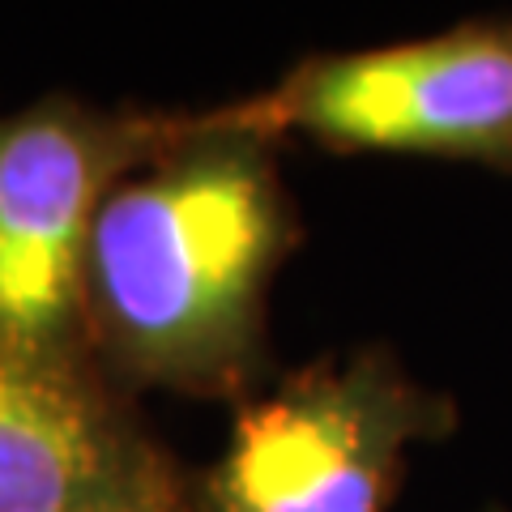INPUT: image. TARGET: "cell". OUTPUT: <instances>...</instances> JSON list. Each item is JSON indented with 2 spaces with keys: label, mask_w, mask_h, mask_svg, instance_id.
I'll use <instances>...</instances> for the list:
<instances>
[{
  "label": "cell",
  "mask_w": 512,
  "mask_h": 512,
  "mask_svg": "<svg viewBox=\"0 0 512 512\" xmlns=\"http://www.w3.org/2000/svg\"><path fill=\"white\" fill-rule=\"evenodd\" d=\"M175 487L77 367L0 346V512H94Z\"/></svg>",
  "instance_id": "5"
},
{
  "label": "cell",
  "mask_w": 512,
  "mask_h": 512,
  "mask_svg": "<svg viewBox=\"0 0 512 512\" xmlns=\"http://www.w3.org/2000/svg\"><path fill=\"white\" fill-rule=\"evenodd\" d=\"M94 512H184V495L180 487H167V491H150V495H137V500H120Z\"/></svg>",
  "instance_id": "6"
},
{
  "label": "cell",
  "mask_w": 512,
  "mask_h": 512,
  "mask_svg": "<svg viewBox=\"0 0 512 512\" xmlns=\"http://www.w3.org/2000/svg\"><path fill=\"white\" fill-rule=\"evenodd\" d=\"M440 431L444 402L393 355L325 359L239 406L205 512H389L410 444Z\"/></svg>",
  "instance_id": "3"
},
{
  "label": "cell",
  "mask_w": 512,
  "mask_h": 512,
  "mask_svg": "<svg viewBox=\"0 0 512 512\" xmlns=\"http://www.w3.org/2000/svg\"><path fill=\"white\" fill-rule=\"evenodd\" d=\"M171 120H116L69 99L0 116V346L77 367L90 235L111 184L163 146Z\"/></svg>",
  "instance_id": "4"
},
{
  "label": "cell",
  "mask_w": 512,
  "mask_h": 512,
  "mask_svg": "<svg viewBox=\"0 0 512 512\" xmlns=\"http://www.w3.org/2000/svg\"><path fill=\"white\" fill-rule=\"evenodd\" d=\"M261 137H312L329 150L470 158L512 171V22L333 52L278 86L214 111Z\"/></svg>",
  "instance_id": "2"
},
{
  "label": "cell",
  "mask_w": 512,
  "mask_h": 512,
  "mask_svg": "<svg viewBox=\"0 0 512 512\" xmlns=\"http://www.w3.org/2000/svg\"><path fill=\"white\" fill-rule=\"evenodd\" d=\"M291 239L274 141L214 111L175 116L94 218V338L137 380L192 397L244 393L265 359L269 282Z\"/></svg>",
  "instance_id": "1"
}]
</instances>
